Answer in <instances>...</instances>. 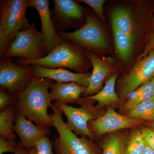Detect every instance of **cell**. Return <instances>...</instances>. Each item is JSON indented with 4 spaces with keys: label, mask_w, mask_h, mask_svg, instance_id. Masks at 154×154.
Returning a JSON list of instances; mask_svg holds the SVG:
<instances>
[{
    "label": "cell",
    "mask_w": 154,
    "mask_h": 154,
    "mask_svg": "<svg viewBox=\"0 0 154 154\" xmlns=\"http://www.w3.org/2000/svg\"><path fill=\"white\" fill-rule=\"evenodd\" d=\"M153 22L154 23V18H153Z\"/></svg>",
    "instance_id": "obj_35"
},
{
    "label": "cell",
    "mask_w": 154,
    "mask_h": 154,
    "mask_svg": "<svg viewBox=\"0 0 154 154\" xmlns=\"http://www.w3.org/2000/svg\"><path fill=\"white\" fill-rule=\"evenodd\" d=\"M54 104L66 116L67 121L65 122L68 127L75 134H80L90 139L94 137V134L90 130L88 124L94 118V116L89 109L85 107L77 108L55 102Z\"/></svg>",
    "instance_id": "obj_11"
},
{
    "label": "cell",
    "mask_w": 154,
    "mask_h": 154,
    "mask_svg": "<svg viewBox=\"0 0 154 154\" xmlns=\"http://www.w3.org/2000/svg\"><path fill=\"white\" fill-rule=\"evenodd\" d=\"M16 98L1 88L0 91V111L2 112L11 105H14Z\"/></svg>",
    "instance_id": "obj_27"
},
{
    "label": "cell",
    "mask_w": 154,
    "mask_h": 154,
    "mask_svg": "<svg viewBox=\"0 0 154 154\" xmlns=\"http://www.w3.org/2000/svg\"><path fill=\"white\" fill-rule=\"evenodd\" d=\"M87 88L75 82H56L53 84L49 92L51 100L64 105L74 103L80 99L81 94L85 93Z\"/></svg>",
    "instance_id": "obj_16"
},
{
    "label": "cell",
    "mask_w": 154,
    "mask_h": 154,
    "mask_svg": "<svg viewBox=\"0 0 154 154\" xmlns=\"http://www.w3.org/2000/svg\"><path fill=\"white\" fill-rule=\"evenodd\" d=\"M35 148L37 154H53L52 143L48 136L44 137L38 140Z\"/></svg>",
    "instance_id": "obj_25"
},
{
    "label": "cell",
    "mask_w": 154,
    "mask_h": 154,
    "mask_svg": "<svg viewBox=\"0 0 154 154\" xmlns=\"http://www.w3.org/2000/svg\"><path fill=\"white\" fill-rule=\"evenodd\" d=\"M53 113L50 114L53 126L59 137L53 146L56 154H97L96 146L86 137H78L63 121V112L54 103L51 107Z\"/></svg>",
    "instance_id": "obj_3"
},
{
    "label": "cell",
    "mask_w": 154,
    "mask_h": 154,
    "mask_svg": "<svg viewBox=\"0 0 154 154\" xmlns=\"http://www.w3.org/2000/svg\"><path fill=\"white\" fill-rule=\"evenodd\" d=\"M17 144L14 140H9L0 136V154L9 152L14 153L17 149Z\"/></svg>",
    "instance_id": "obj_28"
},
{
    "label": "cell",
    "mask_w": 154,
    "mask_h": 154,
    "mask_svg": "<svg viewBox=\"0 0 154 154\" xmlns=\"http://www.w3.org/2000/svg\"><path fill=\"white\" fill-rule=\"evenodd\" d=\"M117 75H113L105 82V86L98 94L87 97L92 101L98 102V106L111 105L120 102V98L115 91Z\"/></svg>",
    "instance_id": "obj_19"
},
{
    "label": "cell",
    "mask_w": 154,
    "mask_h": 154,
    "mask_svg": "<svg viewBox=\"0 0 154 154\" xmlns=\"http://www.w3.org/2000/svg\"><path fill=\"white\" fill-rule=\"evenodd\" d=\"M33 65L34 77L50 79L64 83L75 82L80 85L86 87L89 85L91 73H75L62 68L48 69L37 65Z\"/></svg>",
    "instance_id": "obj_14"
},
{
    "label": "cell",
    "mask_w": 154,
    "mask_h": 154,
    "mask_svg": "<svg viewBox=\"0 0 154 154\" xmlns=\"http://www.w3.org/2000/svg\"><path fill=\"white\" fill-rule=\"evenodd\" d=\"M11 42L5 35L2 29H0V57L2 59L11 46Z\"/></svg>",
    "instance_id": "obj_30"
},
{
    "label": "cell",
    "mask_w": 154,
    "mask_h": 154,
    "mask_svg": "<svg viewBox=\"0 0 154 154\" xmlns=\"http://www.w3.org/2000/svg\"><path fill=\"white\" fill-rule=\"evenodd\" d=\"M116 48L119 56L124 62H127L132 55L134 49V36L113 28Z\"/></svg>",
    "instance_id": "obj_20"
},
{
    "label": "cell",
    "mask_w": 154,
    "mask_h": 154,
    "mask_svg": "<svg viewBox=\"0 0 154 154\" xmlns=\"http://www.w3.org/2000/svg\"><path fill=\"white\" fill-rule=\"evenodd\" d=\"M88 59L93 66L89 85L83 96L88 97L98 94L102 90L105 79L113 71L111 67L94 53L88 51Z\"/></svg>",
    "instance_id": "obj_15"
},
{
    "label": "cell",
    "mask_w": 154,
    "mask_h": 154,
    "mask_svg": "<svg viewBox=\"0 0 154 154\" xmlns=\"http://www.w3.org/2000/svg\"><path fill=\"white\" fill-rule=\"evenodd\" d=\"M154 96V78L139 87L131 93L122 105V110L127 113L137 104Z\"/></svg>",
    "instance_id": "obj_18"
},
{
    "label": "cell",
    "mask_w": 154,
    "mask_h": 154,
    "mask_svg": "<svg viewBox=\"0 0 154 154\" xmlns=\"http://www.w3.org/2000/svg\"><path fill=\"white\" fill-rule=\"evenodd\" d=\"M29 0H2L0 2V29L11 41L15 40L19 31L30 26L26 18Z\"/></svg>",
    "instance_id": "obj_6"
},
{
    "label": "cell",
    "mask_w": 154,
    "mask_h": 154,
    "mask_svg": "<svg viewBox=\"0 0 154 154\" xmlns=\"http://www.w3.org/2000/svg\"><path fill=\"white\" fill-rule=\"evenodd\" d=\"M33 77V65L21 66L10 59H1L0 85L11 96L16 97L25 91Z\"/></svg>",
    "instance_id": "obj_7"
},
{
    "label": "cell",
    "mask_w": 154,
    "mask_h": 154,
    "mask_svg": "<svg viewBox=\"0 0 154 154\" xmlns=\"http://www.w3.org/2000/svg\"><path fill=\"white\" fill-rule=\"evenodd\" d=\"M154 49V34L150 39L148 43L146 45L142 54H141L140 58L145 57L149 53Z\"/></svg>",
    "instance_id": "obj_31"
},
{
    "label": "cell",
    "mask_w": 154,
    "mask_h": 154,
    "mask_svg": "<svg viewBox=\"0 0 154 154\" xmlns=\"http://www.w3.org/2000/svg\"><path fill=\"white\" fill-rule=\"evenodd\" d=\"M51 17L56 30L63 31L83 17V9L72 0H54Z\"/></svg>",
    "instance_id": "obj_12"
},
{
    "label": "cell",
    "mask_w": 154,
    "mask_h": 154,
    "mask_svg": "<svg viewBox=\"0 0 154 154\" xmlns=\"http://www.w3.org/2000/svg\"><path fill=\"white\" fill-rule=\"evenodd\" d=\"M46 56L42 34L36 30L32 22L28 28L18 32L3 58L16 57L28 60H36Z\"/></svg>",
    "instance_id": "obj_5"
},
{
    "label": "cell",
    "mask_w": 154,
    "mask_h": 154,
    "mask_svg": "<svg viewBox=\"0 0 154 154\" xmlns=\"http://www.w3.org/2000/svg\"><path fill=\"white\" fill-rule=\"evenodd\" d=\"M143 154H154V150L146 144L145 149Z\"/></svg>",
    "instance_id": "obj_33"
},
{
    "label": "cell",
    "mask_w": 154,
    "mask_h": 154,
    "mask_svg": "<svg viewBox=\"0 0 154 154\" xmlns=\"http://www.w3.org/2000/svg\"><path fill=\"white\" fill-rule=\"evenodd\" d=\"M64 40L73 42L88 51L99 52L109 47L107 37L102 26L93 15L88 14L82 26L72 32L59 31Z\"/></svg>",
    "instance_id": "obj_4"
},
{
    "label": "cell",
    "mask_w": 154,
    "mask_h": 154,
    "mask_svg": "<svg viewBox=\"0 0 154 154\" xmlns=\"http://www.w3.org/2000/svg\"><path fill=\"white\" fill-rule=\"evenodd\" d=\"M30 154H37V151L35 147L30 150Z\"/></svg>",
    "instance_id": "obj_34"
},
{
    "label": "cell",
    "mask_w": 154,
    "mask_h": 154,
    "mask_svg": "<svg viewBox=\"0 0 154 154\" xmlns=\"http://www.w3.org/2000/svg\"><path fill=\"white\" fill-rule=\"evenodd\" d=\"M126 146L124 137L113 133L105 140L102 154H125Z\"/></svg>",
    "instance_id": "obj_23"
},
{
    "label": "cell",
    "mask_w": 154,
    "mask_h": 154,
    "mask_svg": "<svg viewBox=\"0 0 154 154\" xmlns=\"http://www.w3.org/2000/svg\"><path fill=\"white\" fill-rule=\"evenodd\" d=\"M14 122V132L20 138V143L23 146L28 149L35 147L38 140L49 134V129L33 124L32 121L18 112L16 113Z\"/></svg>",
    "instance_id": "obj_13"
},
{
    "label": "cell",
    "mask_w": 154,
    "mask_h": 154,
    "mask_svg": "<svg viewBox=\"0 0 154 154\" xmlns=\"http://www.w3.org/2000/svg\"><path fill=\"white\" fill-rule=\"evenodd\" d=\"M17 111L14 105H11L0 113V136L9 140H16L14 133V121Z\"/></svg>",
    "instance_id": "obj_21"
},
{
    "label": "cell",
    "mask_w": 154,
    "mask_h": 154,
    "mask_svg": "<svg viewBox=\"0 0 154 154\" xmlns=\"http://www.w3.org/2000/svg\"><path fill=\"white\" fill-rule=\"evenodd\" d=\"M77 45L68 40L63 39L58 46L45 57L28 60L22 58L15 60V62L21 66L37 65L48 69L68 68L75 70L79 73L86 74L85 70L89 60L86 59L84 54L76 47Z\"/></svg>",
    "instance_id": "obj_2"
},
{
    "label": "cell",
    "mask_w": 154,
    "mask_h": 154,
    "mask_svg": "<svg viewBox=\"0 0 154 154\" xmlns=\"http://www.w3.org/2000/svg\"><path fill=\"white\" fill-rule=\"evenodd\" d=\"M111 19L112 28L134 36V22L128 9L122 7L115 8L111 13Z\"/></svg>",
    "instance_id": "obj_17"
},
{
    "label": "cell",
    "mask_w": 154,
    "mask_h": 154,
    "mask_svg": "<svg viewBox=\"0 0 154 154\" xmlns=\"http://www.w3.org/2000/svg\"><path fill=\"white\" fill-rule=\"evenodd\" d=\"M29 6L38 11L41 19L43 47L46 55L58 46L63 39L57 33L54 25L48 0H29Z\"/></svg>",
    "instance_id": "obj_9"
},
{
    "label": "cell",
    "mask_w": 154,
    "mask_h": 154,
    "mask_svg": "<svg viewBox=\"0 0 154 154\" xmlns=\"http://www.w3.org/2000/svg\"><path fill=\"white\" fill-rule=\"evenodd\" d=\"M140 130L146 144L154 150V128L143 127Z\"/></svg>",
    "instance_id": "obj_29"
},
{
    "label": "cell",
    "mask_w": 154,
    "mask_h": 154,
    "mask_svg": "<svg viewBox=\"0 0 154 154\" xmlns=\"http://www.w3.org/2000/svg\"><path fill=\"white\" fill-rule=\"evenodd\" d=\"M131 118L154 122V96L137 104L127 113Z\"/></svg>",
    "instance_id": "obj_22"
},
{
    "label": "cell",
    "mask_w": 154,
    "mask_h": 154,
    "mask_svg": "<svg viewBox=\"0 0 154 154\" xmlns=\"http://www.w3.org/2000/svg\"><path fill=\"white\" fill-rule=\"evenodd\" d=\"M153 128H154V125H153Z\"/></svg>",
    "instance_id": "obj_36"
},
{
    "label": "cell",
    "mask_w": 154,
    "mask_h": 154,
    "mask_svg": "<svg viewBox=\"0 0 154 154\" xmlns=\"http://www.w3.org/2000/svg\"><path fill=\"white\" fill-rule=\"evenodd\" d=\"M89 128L93 134L102 135L115 132L119 130L135 127L141 120L119 114L112 108H109L104 115L91 120Z\"/></svg>",
    "instance_id": "obj_10"
},
{
    "label": "cell",
    "mask_w": 154,
    "mask_h": 154,
    "mask_svg": "<svg viewBox=\"0 0 154 154\" xmlns=\"http://www.w3.org/2000/svg\"><path fill=\"white\" fill-rule=\"evenodd\" d=\"M80 2L85 3L90 6L99 18L102 21H104L103 8L105 1L104 0H82V1H80Z\"/></svg>",
    "instance_id": "obj_26"
},
{
    "label": "cell",
    "mask_w": 154,
    "mask_h": 154,
    "mask_svg": "<svg viewBox=\"0 0 154 154\" xmlns=\"http://www.w3.org/2000/svg\"><path fill=\"white\" fill-rule=\"evenodd\" d=\"M30 150L23 146L20 142L17 144V149L14 154H30Z\"/></svg>",
    "instance_id": "obj_32"
},
{
    "label": "cell",
    "mask_w": 154,
    "mask_h": 154,
    "mask_svg": "<svg viewBox=\"0 0 154 154\" xmlns=\"http://www.w3.org/2000/svg\"><path fill=\"white\" fill-rule=\"evenodd\" d=\"M146 143L140 130H137L133 133L125 147V154H143Z\"/></svg>",
    "instance_id": "obj_24"
},
{
    "label": "cell",
    "mask_w": 154,
    "mask_h": 154,
    "mask_svg": "<svg viewBox=\"0 0 154 154\" xmlns=\"http://www.w3.org/2000/svg\"><path fill=\"white\" fill-rule=\"evenodd\" d=\"M53 80L33 77L27 88L15 97L14 106L21 113L36 125L48 129L53 126L48 108L51 107L50 88Z\"/></svg>",
    "instance_id": "obj_1"
},
{
    "label": "cell",
    "mask_w": 154,
    "mask_h": 154,
    "mask_svg": "<svg viewBox=\"0 0 154 154\" xmlns=\"http://www.w3.org/2000/svg\"><path fill=\"white\" fill-rule=\"evenodd\" d=\"M154 78V49L140 58L123 78L119 86L120 102L122 105L130 94Z\"/></svg>",
    "instance_id": "obj_8"
}]
</instances>
